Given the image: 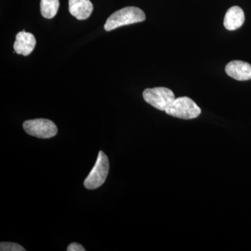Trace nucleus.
<instances>
[{"label":"nucleus","instance_id":"5","mask_svg":"<svg viewBox=\"0 0 251 251\" xmlns=\"http://www.w3.org/2000/svg\"><path fill=\"white\" fill-rule=\"evenodd\" d=\"M23 128L27 134L38 138H50L57 133V126L47 119L27 120L23 124Z\"/></svg>","mask_w":251,"mask_h":251},{"label":"nucleus","instance_id":"3","mask_svg":"<svg viewBox=\"0 0 251 251\" xmlns=\"http://www.w3.org/2000/svg\"><path fill=\"white\" fill-rule=\"evenodd\" d=\"M166 112L168 115L177 118L192 120L201 115V109L192 99L183 97L175 99Z\"/></svg>","mask_w":251,"mask_h":251},{"label":"nucleus","instance_id":"9","mask_svg":"<svg viewBox=\"0 0 251 251\" xmlns=\"http://www.w3.org/2000/svg\"><path fill=\"white\" fill-rule=\"evenodd\" d=\"M245 21L244 11L239 6H234L229 8L224 18V25L227 30H235L242 27Z\"/></svg>","mask_w":251,"mask_h":251},{"label":"nucleus","instance_id":"4","mask_svg":"<svg viewBox=\"0 0 251 251\" xmlns=\"http://www.w3.org/2000/svg\"><path fill=\"white\" fill-rule=\"evenodd\" d=\"M143 98L153 108L165 112L175 100L173 91L162 87L146 89L143 92Z\"/></svg>","mask_w":251,"mask_h":251},{"label":"nucleus","instance_id":"2","mask_svg":"<svg viewBox=\"0 0 251 251\" xmlns=\"http://www.w3.org/2000/svg\"><path fill=\"white\" fill-rule=\"evenodd\" d=\"M109 160L103 151H99L97 162L90 174L84 181V186L87 189H96L105 183L109 173Z\"/></svg>","mask_w":251,"mask_h":251},{"label":"nucleus","instance_id":"10","mask_svg":"<svg viewBox=\"0 0 251 251\" xmlns=\"http://www.w3.org/2000/svg\"><path fill=\"white\" fill-rule=\"evenodd\" d=\"M59 7V0H41V13L45 18L51 19L54 18Z\"/></svg>","mask_w":251,"mask_h":251},{"label":"nucleus","instance_id":"6","mask_svg":"<svg viewBox=\"0 0 251 251\" xmlns=\"http://www.w3.org/2000/svg\"><path fill=\"white\" fill-rule=\"evenodd\" d=\"M226 72L229 76L239 81L251 79V65L243 61L234 60L226 65Z\"/></svg>","mask_w":251,"mask_h":251},{"label":"nucleus","instance_id":"7","mask_svg":"<svg viewBox=\"0 0 251 251\" xmlns=\"http://www.w3.org/2000/svg\"><path fill=\"white\" fill-rule=\"evenodd\" d=\"M36 44L35 37L32 34L25 31L18 33L14 48L15 52L18 54L27 56L34 50Z\"/></svg>","mask_w":251,"mask_h":251},{"label":"nucleus","instance_id":"8","mask_svg":"<svg viewBox=\"0 0 251 251\" xmlns=\"http://www.w3.org/2000/svg\"><path fill=\"white\" fill-rule=\"evenodd\" d=\"M93 4L90 0H69V12L77 20L87 19L92 11Z\"/></svg>","mask_w":251,"mask_h":251},{"label":"nucleus","instance_id":"12","mask_svg":"<svg viewBox=\"0 0 251 251\" xmlns=\"http://www.w3.org/2000/svg\"><path fill=\"white\" fill-rule=\"evenodd\" d=\"M68 251H85V249L77 243H72L67 248Z\"/></svg>","mask_w":251,"mask_h":251},{"label":"nucleus","instance_id":"1","mask_svg":"<svg viewBox=\"0 0 251 251\" xmlns=\"http://www.w3.org/2000/svg\"><path fill=\"white\" fill-rule=\"evenodd\" d=\"M146 16L143 10L135 6H127L113 13L107 19L104 28L110 31L122 26L143 22Z\"/></svg>","mask_w":251,"mask_h":251},{"label":"nucleus","instance_id":"11","mask_svg":"<svg viewBox=\"0 0 251 251\" xmlns=\"http://www.w3.org/2000/svg\"><path fill=\"white\" fill-rule=\"evenodd\" d=\"M0 251H26L19 244L16 243L1 242L0 244Z\"/></svg>","mask_w":251,"mask_h":251}]
</instances>
